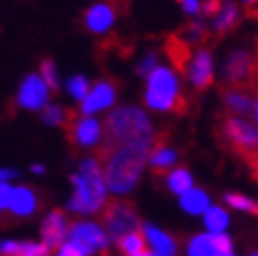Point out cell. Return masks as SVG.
Returning a JSON list of instances; mask_svg holds the SVG:
<instances>
[{"label": "cell", "instance_id": "ffe728a7", "mask_svg": "<svg viewBox=\"0 0 258 256\" xmlns=\"http://www.w3.org/2000/svg\"><path fill=\"white\" fill-rule=\"evenodd\" d=\"M147 160H149V164H151L158 172H162V170H166L168 166H172V164L176 162V153H174V149H170L168 145L158 143V145H151V147H149Z\"/></svg>", "mask_w": 258, "mask_h": 256}, {"label": "cell", "instance_id": "f35d334b", "mask_svg": "<svg viewBox=\"0 0 258 256\" xmlns=\"http://www.w3.org/2000/svg\"><path fill=\"white\" fill-rule=\"evenodd\" d=\"M231 256H233V254H231Z\"/></svg>", "mask_w": 258, "mask_h": 256}, {"label": "cell", "instance_id": "836d02e7", "mask_svg": "<svg viewBox=\"0 0 258 256\" xmlns=\"http://www.w3.org/2000/svg\"><path fill=\"white\" fill-rule=\"evenodd\" d=\"M17 176V170H11V168H0V183H7L11 178Z\"/></svg>", "mask_w": 258, "mask_h": 256}, {"label": "cell", "instance_id": "8992f818", "mask_svg": "<svg viewBox=\"0 0 258 256\" xmlns=\"http://www.w3.org/2000/svg\"><path fill=\"white\" fill-rule=\"evenodd\" d=\"M103 221H105L109 235L115 239L124 237L126 233L137 231V227H139L137 214L126 202H107L105 210H103Z\"/></svg>", "mask_w": 258, "mask_h": 256}, {"label": "cell", "instance_id": "d6a6232c", "mask_svg": "<svg viewBox=\"0 0 258 256\" xmlns=\"http://www.w3.org/2000/svg\"><path fill=\"white\" fill-rule=\"evenodd\" d=\"M153 70H156V57H153V55H149V57H147L143 63H141L139 72H141V74H147V76H149Z\"/></svg>", "mask_w": 258, "mask_h": 256}, {"label": "cell", "instance_id": "484cf974", "mask_svg": "<svg viewBox=\"0 0 258 256\" xmlns=\"http://www.w3.org/2000/svg\"><path fill=\"white\" fill-rule=\"evenodd\" d=\"M40 78L46 86H50L53 91H57L59 88V74H57V66H55V61L53 59H44L40 63Z\"/></svg>", "mask_w": 258, "mask_h": 256}, {"label": "cell", "instance_id": "d4e9b609", "mask_svg": "<svg viewBox=\"0 0 258 256\" xmlns=\"http://www.w3.org/2000/svg\"><path fill=\"white\" fill-rule=\"evenodd\" d=\"M68 118H70V111H66L59 105H46L42 113V120L50 126H66Z\"/></svg>", "mask_w": 258, "mask_h": 256}, {"label": "cell", "instance_id": "1f68e13d", "mask_svg": "<svg viewBox=\"0 0 258 256\" xmlns=\"http://www.w3.org/2000/svg\"><path fill=\"white\" fill-rule=\"evenodd\" d=\"M57 256H84L78 248H76L74 244H70V241H68V244H61L59 246V254Z\"/></svg>", "mask_w": 258, "mask_h": 256}, {"label": "cell", "instance_id": "9c48e42d", "mask_svg": "<svg viewBox=\"0 0 258 256\" xmlns=\"http://www.w3.org/2000/svg\"><path fill=\"white\" fill-rule=\"evenodd\" d=\"M225 76L235 88L243 91L254 82V57L246 50H235L225 63Z\"/></svg>", "mask_w": 258, "mask_h": 256}, {"label": "cell", "instance_id": "2e32d148", "mask_svg": "<svg viewBox=\"0 0 258 256\" xmlns=\"http://www.w3.org/2000/svg\"><path fill=\"white\" fill-rule=\"evenodd\" d=\"M113 19H115V13L107 3H99L93 9H88V13H86V25L97 34L107 32L111 28Z\"/></svg>", "mask_w": 258, "mask_h": 256}, {"label": "cell", "instance_id": "ac0fdd59", "mask_svg": "<svg viewBox=\"0 0 258 256\" xmlns=\"http://www.w3.org/2000/svg\"><path fill=\"white\" fill-rule=\"evenodd\" d=\"M225 103L229 105V109H233L235 113H252L254 120H256V99L248 93L239 91V88H233V91H227L225 93Z\"/></svg>", "mask_w": 258, "mask_h": 256}, {"label": "cell", "instance_id": "f1b7e54d", "mask_svg": "<svg viewBox=\"0 0 258 256\" xmlns=\"http://www.w3.org/2000/svg\"><path fill=\"white\" fill-rule=\"evenodd\" d=\"M202 34H204V25H202V21H193L191 25H187V28H185V36L180 38V40L187 44V42H191V40H198Z\"/></svg>", "mask_w": 258, "mask_h": 256}, {"label": "cell", "instance_id": "83f0119b", "mask_svg": "<svg viewBox=\"0 0 258 256\" xmlns=\"http://www.w3.org/2000/svg\"><path fill=\"white\" fill-rule=\"evenodd\" d=\"M227 204H231L233 208L237 210H243V212H250V214H256V202L246 198V196H239V194H227Z\"/></svg>", "mask_w": 258, "mask_h": 256}, {"label": "cell", "instance_id": "277c9868", "mask_svg": "<svg viewBox=\"0 0 258 256\" xmlns=\"http://www.w3.org/2000/svg\"><path fill=\"white\" fill-rule=\"evenodd\" d=\"M145 103L158 111H185V97L180 95L178 78L170 68H156L149 74Z\"/></svg>", "mask_w": 258, "mask_h": 256}, {"label": "cell", "instance_id": "603a6c76", "mask_svg": "<svg viewBox=\"0 0 258 256\" xmlns=\"http://www.w3.org/2000/svg\"><path fill=\"white\" fill-rule=\"evenodd\" d=\"M168 187L174 191V194L183 196L185 191L193 189V176L189 174L187 168H176V170H172L170 176H168Z\"/></svg>", "mask_w": 258, "mask_h": 256}, {"label": "cell", "instance_id": "e575fe53", "mask_svg": "<svg viewBox=\"0 0 258 256\" xmlns=\"http://www.w3.org/2000/svg\"><path fill=\"white\" fill-rule=\"evenodd\" d=\"M32 170L40 174V172H44V166H42V164H34V166H32Z\"/></svg>", "mask_w": 258, "mask_h": 256}, {"label": "cell", "instance_id": "8d00e7d4", "mask_svg": "<svg viewBox=\"0 0 258 256\" xmlns=\"http://www.w3.org/2000/svg\"><path fill=\"white\" fill-rule=\"evenodd\" d=\"M243 3H248V5H254V3H256V0H243Z\"/></svg>", "mask_w": 258, "mask_h": 256}, {"label": "cell", "instance_id": "4fadbf2b", "mask_svg": "<svg viewBox=\"0 0 258 256\" xmlns=\"http://www.w3.org/2000/svg\"><path fill=\"white\" fill-rule=\"evenodd\" d=\"M115 101V88L111 82L101 80L93 88H88V95L82 101V116H93V113L109 107Z\"/></svg>", "mask_w": 258, "mask_h": 256}, {"label": "cell", "instance_id": "3957f363", "mask_svg": "<svg viewBox=\"0 0 258 256\" xmlns=\"http://www.w3.org/2000/svg\"><path fill=\"white\" fill-rule=\"evenodd\" d=\"M107 139L105 143L124 145V143H137V145H153V126L145 111L137 107H118L111 111L105 122Z\"/></svg>", "mask_w": 258, "mask_h": 256}, {"label": "cell", "instance_id": "7402d4cb", "mask_svg": "<svg viewBox=\"0 0 258 256\" xmlns=\"http://www.w3.org/2000/svg\"><path fill=\"white\" fill-rule=\"evenodd\" d=\"M204 223L210 233H225V229L229 225V214L218 206H210L204 214Z\"/></svg>", "mask_w": 258, "mask_h": 256}, {"label": "cell", "instance_id": "7a4b0ae2", "mask_svg": "<svg viewBox=\"0 0 258 256\" xmlns=\"http://www.w3.org/2000/svg\"><path fill=\"white\" fill-rule=\"evenodd\" d=\"M74 196L70 200V210L78 214H95L105 206V181L97 160H84L80 170L72 176Z\"/></svg>", "mask_w": 258, "mask_h": 256}, {"label": "cell", "instance_id": "8fae6325", "mask_svg": "<svg viewBox=\"0 0 258 256\" xmlns=\"http://www.w3.org/2000/svg\"><path fill=\"white\" fill-rule=\"evenodd\" d=\"M17 103L25 109H44L48 105V86L42 82L40 76L30 74L28 78L23 80L21 88H19V97Z\"/></svg>", "mask_w": 258, "mask_h": 256}, {"label": "cell", "instance_id": "30bf717a", "mask_svg": "<svg viewBox=\"0 0 258 256\" xmlns=\"http://www.w3.org/2000/svg\"><path fill=\"white\" fill-rule=\"evenodd\" d=\"M189 256H231L233 254V241L225 233H206L198 235L189 241Z\"/></svg>", "mask_w": 258, "mask_h": 256}, {"label": "cell", "instance_id": "9a60e30c", "mask_svg": "<svg viewBox=\"0 0 258 256\" xmlns=\"http://www.w3.org/2000/svg\"><path fill=\"white\" fill-rule=\"evenodd\" d=\"M38 208V198L30 187H17L13 189L11 194V204H9V210L15 214V216H30L34 214Z\"/></svg>", "mask_w": 258, "mask_h": 256}, {"label": "cell", "instance_id": "e0dca14e", "mask_svg": "<svg viewBox=\"0 0 258 256\" xmlns=\"http://www.w3.org/2000/svg\"><path fill=\"white\" fill-rule=\"evenodd\" d=\"M143 231H145L147 241L153 248V254H158V256H172L176 252V244H174V239L168 233H164V231H160L158 227H151V225H145Z\"/></svg>", "mask_w": 258, "mask_h": 256}, {"label": "cell", "instance_id": "6da1fadb", "mask_svg": "<svg viewBox=\"0 0 258 256\" xmlns=\"http://www.w3.org/2000/svg\"><path fill=\"white\" fill-rule=\"evenodd\" d=\"M147 153H149V145H137V143L103 145L99 166H101L105 187L111 189L113 194L131 191L145 168Z\"/></svg>", "mask_w": 258, "mask_h": 256}, {"label": "cell", "instance_id": "d590c367", "mask_svg": "<svg viewBox=\"0 0 258 256\" xmlns=\"http://www.w3.org/2000/svg\"><path fill=\"white\" fill-rule=\"evenodd\" d=\"M135 256H156V254H151V252H147V250H143V252H139V254H135Z\"/></svg>", "mask_w": 258, "mask_h": 256}, {"label": "cell", "instance_id": "5bb4252c", "mask_svg": "<svg viewBox=\"0 0 258 256\" xmlns=\"http://www.w3.org/2000/svg\"><path fill=\"white\" fill-rule=\"evenodd\" d=\"M189 80L198 88H206V86L212 84L214 63H212V55L206 48H200L196 53V57H193V61L189 63Z\"/></svg>", "mask_w": 258, "mask_h": 256}, {"label": "cell", "instance_id": "ba28073f", "mask_svg": "<svg viewBox=\"0 0 258 256\" xmlns=\"http://www.w3.org/2000/svg\"><path fill=\"white\" fill-rule=\"evenodd\" d=\"M66 131H68V137L80 147H95L103 139V126L93 116L74 118L70 113V118L66 122Z\"/></svg>", "mask_w": 258, "mask_h": 256}, {"label": "cell", "instance_id": "d6986e66", "mask_svg": "<svg viewBox=\"0 0 258 256\" xmlns=\"http://www.w3.org/2000/svg\"><path fill=\"white\" fill-rule=\"evenodd\" d=\"M180 206L189 214H202L210 208V198L202 189H189L180 196Z\"/></svg>", "mask_w": 258, "mask_h": 256}, {"label": "cell", "instance_id": "5b68a950", "mask_svg": "<svg viewBox=\"0 0 258 256\" xmlns=\"http://www.w3.org/2000/svg\"><path fill=\"white\" fill-rule=\"evenodd\" d=\"M68 237H70V244H74L78 248L84 256L88 254H95V252H105L107 250V244H109V237L103 229L95 223H86V221H80L70 227L68 231Z\"/></svg>", "mask_w": 258, "mask_h": 256}, {"label": "cell", "instance_id": "74e56055", "mask_svg": "<svg viewBox=\"0 0 258 256\" xmlns=\"http://www.w3.org/2000/svg\"><path fill=\"white\" fill-rule=\"evenodd\" d=\"M252 256H256V254H252Z\"/></svg>", "mask_w": 258, "mask_h": 256}, {"label": "cell", "instance_id": "44dd1931", "mask_svg": "<svg viewBox=\"0 0 258 256\" xmlns=\"http://www.w3.org/2000/svg\"><path fill=\"white\" fill-rule=\"evenodd\" d=\"M237 17H239L237 7L233 3H225L223 5V11L216 13V17H214V30L218 34H225L229 30H233L235 23H237Z\"/></svg>", "mask_w": 258, "mask_h": 256}, {"label": "cell", "instance_id": "4316f807", "mask_svg": "<svg viewBox=\"0 0 258 256\" xmlns=\"http://www.w3.org/2000/svg\"><path fill=\"white\" fill-rule=\"evenodd\" d=\"M88 80L84 76H74V78L68 80V91L76 101H84V97L88 95Z\"/></svg>", "mask_w": 258, "mask_h": 256}, {"label": "cell", "instance_id": "4dcf8cb0", "mask_svg": "<svg viewBox=\"0 0 258 256\" xmlns=\"http://www.w3.org/2000/svg\"><path fill=\"white\" fill-rule=\"evenodd\" d=\"M11 194H13V187H11L9 183H0V212H3V210H9Z\"/></svg>", "mask_w": 258, "mask_h": 256}, {"label": "cell", "instance_id": "52a82bcc", "mask_svg": "<svg viewBox=\"0 0 258 256\" xmlns=\"http://www.w3.org/2000/svg\"><path fill=\"white\" fill-rule=\"evenodd\" d=\"M223 133L239 153L254 158L256 145H258V133L252 122H246L239 116H229L223 126Z\"/></svg>", "mask_w": 258, "mask_h": 256}, {"label": "cell", "instance_id": "cb8c5ba5", "mask_svg": "<svg viewBox=\"0 0 258 256\" xmlns=\"http://www.w3.org/2000/svg\"><path fill=\"white\" fill-rule=\"evenodd\" d=\"M118 244H120V250L126 256H135V254L145 250V237L141 235L139 231H133V233H126L124 237H120Z\"/></svg>", "mask_w": 258, "mask_h": 256}, {"label": "cell", "instance_id": "7c38bea8", "mask_svg": "<svg viewBox=\"0 0 258 256\" xmlns=\"http://www.w3.org/2000/svg\"><path fill=\"white\" fill-rule=\"evenodd\" d=\"M68 231H70V227H68L66 214L61 210H53L42 223V244L48 250H55L61 244H66Z\"/></svg>", "mask_w": 258, "mask_h": 256}, {"label": "cell", "instance_id": "f546056e", "mask_svg": "<svg viewBox=\"0 0 258 256\" xmlns=\"http://www.w3.org/2000/svg\"><path fill=\"white\" fill-rule=\"evenodd\" d=\"M178 3H180V7H183V11L187 13V15H200L204 0H178Z\"/></svg>", "mask_w": 258, "mask_h": 256}]
</instances>
